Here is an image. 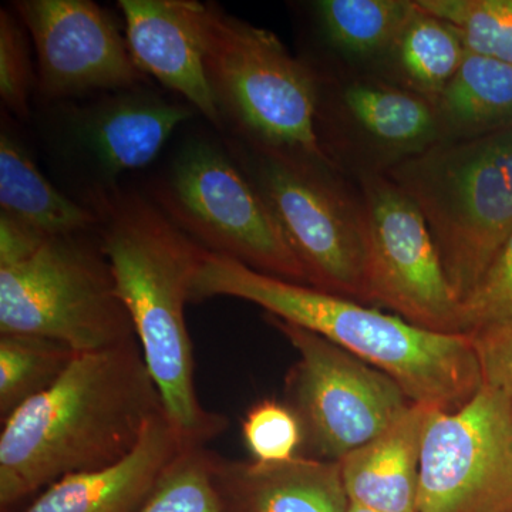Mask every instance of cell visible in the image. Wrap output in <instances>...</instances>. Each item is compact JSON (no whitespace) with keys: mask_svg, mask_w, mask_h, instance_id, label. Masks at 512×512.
I'll use <instances>...</instances> for the list:
<instances>
[{"mask_svg":"<svg viewBox=\"0 0 512 512\" xmlns=\"http://www.w3.org/2000/svg\"><path fill=\"white\" fill-rule=\"evenodd\" d=\"M163 410L138 340L77 353L53 386L2 421V512L64 477L119 463Z\"/></svg>","mask_w":512,"mask_h":512,"instance_id":"1","label":"cell"},{"mask_svg":"<svg viewBox=\"0 0 512 512\" xmlns=\"http://www.w3.org/2000/svg\"><path fill=\"white\" fill-rule=\"evenodd\" d=\"M82 202L96 215L100 247L165 414L185 447L207 446L227 430L228 419L200 402L185 322L191 282L205 249L138 191L114 187L90 192Z\"/></svg>","mask_w":512,"mask_h":512,"instance_id":"2","label":"cell"},{"mask_svg":"<svg viewBox=\"0 0 512 512\" xmlns=\"http://www.w3.org/2000/svg\"><path fill=\"white\" fill-rule=\"evenodd\" d=\"M214 298L254 303L266 315L330 340L382 370L413 403L434 412H456L483 386L470 335L420 329L365 303L261 274L205 251L191 282L190 302Z\"/></svg>","mask_w":512,"mask_h":512,"instance_id":"3","label":"cell"},{"mask_svg":"<svg viewBox=\"0 0 512 512\" xmlns=\"http://www.w3.org/2000/svg\"><path fill=\"white\" fill-rule=\"evenodd\" d=\"M383 173L419 208L463 303L512 234V127L444 138Z\"/></svg>","mask_w":512,"mask_h":512,"instance_id":"4","label":"cell"},{"mask_svg":"<svg viewBox=\"0 0 512 512\" xmlns=\"http://www.w3.org/2000/svg\"><path fill=\"white\" fill-rule=\"evenodd\" d=\"M204 64L229 140L333 168L318 128L319 83L269 30L205 3Z\"/></svg>","mask_w":512,"mask_h":512,"instance_id":"5","label":"cell"},{"mask_svg":"<svg viewBox=\"0 0 512 512\" xmlns=\"http://www.w3.org/2000/svg\"><path fill=\"white\" fill-rule=\"evenodd\" d=\"M150 198L205 251L311 286L264 198L224 143L188 138L151 185Z\"/></svg>","mask_w":512,"mask_h":512,"instance_id":"6","label":"cell"},{"mask_svg":"<svg viewBox=\"0 0 512 512\" xmlns=\"http://www.w3.org/2000/svg\"><path fill=\"white\" fill-rule=\"evenodd\" d=\"M42 336L76 353L137 340L96 232L46 239L16 264L0 266V335Z\"/></svg>","mask_w":512,"mask_h":512,"instance_id":"7","label":"cell"},{"mask_svg":"<svg viewBox=\"0 0 512 512\" xmlns=\"http://www.w3.org/2000/svg\"><path fill=\"white\" fill-rule=\"evenodd\" d=\"M225 146L264 198L312 288L365 303L362 202L346 195L330 175L332 168L274 156L229 138Z\"/></svg>","mask_w":512,"mask_h":512,"instance_id":"8","label":"cell"},{"mask_svg":"<svg viewBox=\"0 0 512 512\" xmlns=\"http://www.w3.org/2000/svg\"><path fill=\"white\" fill-rule=\"evenodd\" d=\"M266 320L298 353L286 396L302 424L305 457L340 461L413 404L392 377L348 350L275 316Z\"/></svg>","mask_w":512,"mask_h":512,"instance_id":"9","label":"cell"},{"mask_svg":"<svg viewBox=\"0 0 512 512\" xmlns=\"http://www.w3.org/2000/svg\"><path fill=\"white\" fill-rule=\"evenodd\" d=\"M360 184L366 305L383 306L420 329L466 335L461 303L419 208L383 171H366Z\"/></svg>","mask_w":512,"mask_h":512,"instance_id":"10","label":"cell"},{"mask_svg":"<svg viewBox=\"0 0 512 512\" xmlns=\"http://www.w3.org/2000/svg\"><path fill=\"white\" fill-rule=\"evenodd\" d=\"M417 512H512V399L483 383L456 412L431 413Z\"/></svg>","mask_w":512,"mask_h":512,"instance_id":"11","label":"cell"},{"mask_svg":"<svg viewBox=\"0 0 512 512\" xmlns=\"http://www.w3.org/2000/svg\"><path fill=\"white\" fill-rule=\"evenodd\" d=\"M59 157L89 178L86 194L119 187L121 175L153 163L174 131L197 113L150 84L59 103Z\"/></svg>","mask_w":512,"mask_h":512,"instance_id":"12","label":"cell"},{"mask_svg":"<svg viewBox=\"0 0 512 512\" xmlns=\"http://www.w3.org/2000/svg\"><path fill=\"white\" fill-rule=\"evenodd\" d=\"M16 16L32 39L37 89L67 103L150 84L109 10L90 0H19Z\"/></svg>","mask_w":512,"mask_h":512,"instance_id":"13","label":"cell"},{"mask_svg":"<svg viewBox=\"0 0 512 512\" xmlns=\"http://www.w3.org/2000/svg\"><path fill=\"white\" fill-rule=\"evenodd\" d=\"M134 62L147 77L180 96L222 130L205 72L207 5L195 0H120Z\"/></svg>","mask_w":512,"mask_h":512,"instance_id":"14","label":"cell"},{"mask_svg":"<svg viewBox=\"0 0 512 512\" xmlns=\"http://www.w3.org/2000/svg\"><path fill=\"white\" fill-rule=\"evenodd\" d=\"M222 512H348L339 461L299 456L282 464L231 460L211 451Z\"/></svg>","mask_w":512,"mask_h":512,"instance_id":"15","label":"cell"},{"mask_svg":"<svg viewBox=\"0 0 512 512\" xmlns=\"http://www.w3.org/2000/svg\"><path fill=\"white\" fill-rule=\"evenodd\" d=\"M184 448L163 410L148 421L137 447L126 458L56 481L25 512H137Z\"/></svg>","mask_w":512,"mask_h":512,"instance_id":"16","label":"cell"},{"mask_svg":"<svg viewBox=\"0 0 512 512\" xmlns=\"http://www.w3.org/2000/svg\"><path fill=\"white\" fill-rule=\"evenodd\" d=\"M433 412L410 404L383 433L339 461L350 504L376 512H417L421 450Z\"/></svg>","mask_w":512,"mask_h":512,"instance_id":"17","label":"cell"},{"mask_svg":"<svg viewBox=\"0 0 512 512\" xmlns=\"http://www.w3.org/2000/svg\"><path fill=\"white\" fill-rule=\"evenodd\" d=\"M0 217L45 238L96 232L97 218L43 177L6 121L0 133Z\"/></svg>","mask_w":512,"mask_h":512,"instance_id":"18","label":"cell"},{"mask_svg":"<svg viewBox=\"0 0 512 512\" xmlns=\"http://www.w3.org/2000/svg\"><path fill=\"white\" fill-rule=\"evenodd\" d=\"M434 109L447 138H473L512 127V64L467 52Z\"/></svg>","mask_w":512,"mask_h":512,"instance_id":"19","label":"cell"},{"mask_svg":"<svg viewBox=\"0 0 512 512\" xmlns=\"http://www.w3.org/2000/svg\"><path fill=\"white\" fill-rule=\"evenodd\" d=\"M342 103L367 136L390 150L410 156L439 141L436 109L419 93L356 82L343 89Z\"/></svg>","mask_w":512,"mask_h":512,"instance_id":"20","label":"cell"},{"mask_svg":"<svg viewBox=\"0 0 512 512\" xmlns=\"http://www.w3.org/2000/svg\"><path fill=\"white\" fill-rule=\"evenodd\" d=\"M323 32L336 49L357 57L392 52L413 10L409 0H320Z\"/></svg>","mask_w":512,"mask_h":512,"instance_id":"21","label":"cell"},{"mask_svg":"<svg viewBox=\"0 0 512 512\" xmlns=\"http://www.w3.org/2000/svg\"><path fill=\"white\" fill-rule=\"evenodd\" d=\"M392 52L416 93L427 94L434 100L456 76L467 55L460 36L414 2Z\"/></svg>","mask_w":512,"mask_h":512,"instance_id":"22","label":"cell"},{"mask_svg":"<svg viewBox=\"0 0 512 512\" xmlns=\"http://www.w3.org/2000/svg\"><path fill=\"white\" fill-rule=\"evenodd\" d=\"M77 353L66 343L42 336L0 335V419L53 386Z\"/></svg>","mask_w":512,"mask_h":512,"instance_id":"23","label":"cell"},{"mask_svg":"<svg viewBox=\"0 0 512 512\" xmlns=\"http://www.w3.org/2000/svg\"><path fill=\"white\" fill-rule=\"evenodd\" d=\"M447 23L468 53L512 64V0H416Z\"/></svg>","mask_w":512,"mask_h":512,"instance_id":"24","label":"cell"},{"mask_svg":"<svg viewBox=\"0 0 512 512\" xmlns=\"http://www.w3.org/2000/svg\"><path fill=\"white\" fill-rule=\"evenodd\" d=\"M211 450L185 447L137 512H222L212 484Z\"/></svg>","mask_w":512,"mask_h":512,"instance_id":"25","label":"cell"},{"mask_svg":"<svg viewBox=\"0 0 512 512\" xmlns=\"http://www.w3.org/2000/svg\"><path fill=\"white\" fill-rule=\"evenodd\" d=\"M242 439L252 460L282 464L299 457L303 447L301 421L288 404L265 399L255 403L241 423Z\"/></svg>","mask_w":512,"mask_h":512,"instance_id":"26","label":"cell"},{"mask_svg":"<svg viewBox=\"0 0 512 512\" xmlns=\"http://www.w3.org/2000/svg\"><path fill=\"white\" fill-rule=\"evenodd\" d=\"M16 13L0 10V99L19 120L30 117V99L37 87L33 72L28 30Z\"/></svg>","mask_w":512,"mask_h":512,"instance_id":"27","label":"cell"},{"mask_svg":"<svg viewBox=\"0 0 512 512\" xmlns=\"http://www.w3.org/2000/svg\"><path fill=\"white\" fill-rule=\"evenodd\" d=\"M463 332L512 323V234L476 289L461 303Z\"/></svg>","mask_w":512,"mask_h":512,"instance_id":"28","label":"cell"},{"mask_svg":"<svg viewBox=\"0 0 512 512\" xmlns=\"http://www.w3.org/2000/svg\"><path fill=\"white\" fill-rule=\"evenodd\" d=\"M473 340L483 383L512 399V323L468 333Z\"/></svg>","mask_w":512,"mask_h":512,"instance_id":"29","label":"cell"},{"mask_svg":"<svg viewBox=\"0 0 512 512\" xmlns=\"http://www.w3.org/2000/svg\"><path fill=\"white\" fill-rule=\"evenodd\" d=\"M348 512H376V511L367 510V508L360 507V505L349 504Z\"/></svg>","mask_w":512,"mask_h":512,"instance_id":"30","label":"cell"}]
</instances>
